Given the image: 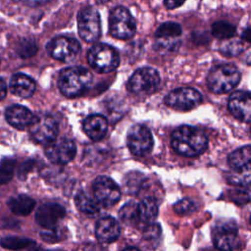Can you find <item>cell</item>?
<instances>
[{
  "mask_svg": "<svg viewBox=\"0 0 251 251\" xmlns=\"http://www.w3.org/2000/svg\"><path fill=\"white\" fill-rule=\"evenodd\" d=\"M211 32L216 38L226 40L232 38L236 33V27L226 22L218 21L215 22L211 26Z\"/></svg>",
  "mask_w": 251,
  "mask_h": 251,
  "instance_id": "484cf974",
  "label": "cell"
},
{
  "mask_svg": "<svg viewBox=\"0 0 251 251\" xmlns=\"http://www.w3.org/2000/svg\"><path fill=\"white\" fill-rule=\"evenodd\" d=\"M87 61L97 73L107 74L118 68L120 56L113 46L106 43H96L88 50Z\"/></svg>",
  "mask_w": 251,
  "mask_h": 251,
  "instance_id": "277c9868",
  "label": "cell"
},
{
  "mask_svg": "<svg viewBox=\"0 0 251 251\" xmlns=\"http://www.w3.org/2000/svg\"><path fill=\"white\" fill-rule=\"evenodd\" d=\"M16 161L13 158H5L0 161V184L9 182L15 171Z\"/></svg>",
  "mask_w": 251,
  "mask_h": 251,
  "instance_id": "1f68e13d",
  "label": "cell"
},
{
  "mask_svg": "<svg viewBox=\"0 0 251 251\" xmlns=\"http://www.w3.org/2000/svg\"><path fill=\"white\" fill-rule=\"evenodd\" d=\"M75 203L76 205V208L86 215H95L100 210L99 203L93 200L86 192L82 190L78 191L75 194Z\"/></svg>",
  "mask_w": 251,
  "mask_h": 251,
  "instance_id": "cb8c5ba5",
  "label": "cell"
},
{
  "mask_svg": "<svg viewBox=\"0 0 251 251\" xmlns=\"http://www.w3.org/2000/svg\"><path fill=\"white\" fill-rule=\"evenodd\" d=\"M212 239L220 250H236L240 246L238 228L231 220H219L212 227Z\"/></svg>",
  "mask_w": 251,
  "mask_h": 251,
  "instance_id": "8992f818",
  "label": "cell"
},
{
  "mask_svg": "<svg viewBox=\"0 0 251 251\" xmlns=\"http://www.w3.org/2000/svg\"><path fill=\"white\" fill-rule=\"evenodd\" d=\"M138 219L141 226H146L156 220L158 216V205L153 197L143 198L139 204H137Z\"/></svg>",
  "mask_w": 251,
  "mask_h": 251,
  "instance_id": "44dd1931",
  "label": "cell"
},
{
  "mask_svg": "<svg viewBox=\"0 0 251 251\" xmlns=\"http://www.w3.org/2000/svg\"><path fill=\"white\" fill-rule=\"evenodd\" d=\"M196 210V203L191 199L184 198L174 205V211L178 215H187Z\"/></svg>",
  "mask_w": 251,
  "mask_h": 251,
  "instance_id": "d590c367",
  "label": "cell"
},
{
  "mask_svg": "<svg viewBox=\"0 0 251 251\" xmlns=\"http://www.w3.org/2000/svg\"><path fill=\"white\" fill-rule=\"evenodd\" d=\"M242 37H243V39H245L246 41H250V28L249 27H246L245 28V30L243 31V33H242Z\"/></svg>",
  "mask_w": 251,
  "mask_h": 251,
  "instance_id": "7bdbcfd3",
  "label": "cell"
},
{
  "mask_svg": "<svg viewBox=\"0 0 251 251\" xmlns=\"http://www.w3.org/2000/svg\"><path fill=\"white\" fill-rule=\"evenodd\" d=\"M5 116L7 122L18 129L28 127L35 118L27 108L22 105H12L8 107Z\"/></svg>",
  "mask_w": 251,
  "mask_h": 251,
  "instance_id": "ac0fdd59",
  "label": "cell"
},
{
  "mask_svg": "<svg viewBox=\"0 0 251 251\" xmlns=\"http://www.w3.org/2000/svg\"><path fill=\"white\" fill-rule=\"evenodd\" d=\"M76 154V147L73 140L61 138L47 145L45 155L47 159L56 165H65L71 162Z\"/></svg>",
  "mask_w": 251,
  "mask_h": 251,
  "instance_id": "5bb4252c",
  "label": "cell"
},
{
  "mask_svg": "<svg viewBox=\"0 0 251 251\" xmlns=\"http://www.w3.org/2000/svg\"><path fill=\"white\" fill-rule=\"evenodd\" d=\"M17 51L21 57L28 58L36 53L37 47L32 39H24L19 43Z\"/></svg>",
  "mask_w": 251,
  "mask_h": 251,
  "instance_id": "e575fe53",
  "label": "cell"
},
{
  "mask_svg": "<svg viewBox=\"0 0 251 251\" xmlns=\"http://www.w3.org/2000/svg\"><path fill=\"white\" fill-rule=\"evenodd\" d=\"M10 89L16 96L27 98L35 91V82L25 74H16L10 79Z\"/></svg>",
  "mask_w": 251,
  "mask_h": 251,
  "instance_id": "ffe728a7",
  "label": "cell"
},
{
  "mask_svg": "<svg viewBox=\"0 0 251 251\" xmlns=\"http://www.w3.org/2000/svg\"><path fill=\"white\" fill-rule=\"evenodd\" d=\"M162 230L160 227V225L152 223L145 226L143 231V241L146 242L149 247L153 245L152 247H156L159 244V241L161 239Z\"/></svg>",
  "mask_w": 251,
  "mask_h": 251,
  "instance_id": "f546056e",
  "label": "cell"
},
{
  "mask_svg": "<svg viewBox=\"0 0 251 251\" xmlns=\"http://www.w3.org/2000/svg\"><path fill=\"white\" fill-rule=\"evenodd\" d=\"M33 244H34L33 241L24 237L7 236L1 239V246L6 249H12V250L27 248Z\"/></svg>",
  "mask_w": 251,
  "mask_h": 251,
  "instance_id": "4dcf8cb0",
  "label": "cell"
},
{
  "mask_svg": "<svg viewBox=\"0 0 251 251\" xmlns=\"http://www.w3.org/2000/svg\"><path fill=\"white\" fill-rule=\"evenodd\" d=\"M46 49L49 55L55 60L71 62L79 54L80 44L74 37L60 35L50 40L46 46Z\"/></svg>",
  "mask_w": 251,
  "mask_h": 251,
  "instance_id": "9c48e42d",
  "label": "cell"
},
{
  "mask_svg": "<svg viewBox=\"0 0 251 251\" xmlns=\"http://www.w3.org/2000/svg\"><path fill=\"white\" fill-rule=\"evenodd\" d=\"M227 107L230 114L237 120L249 123L251 117V99L249 92L237 90L230 94Z\"/></svg>",
  "mask_w": 251,
  "mask_h": 251,
  "instance_id": "9a60e30c",
  "label": "cell"
},
{
  "mask_svg": "<svg viewBox=\"0 0 251 251\" xmlns=\"http://www.w3.org/2000/svg\"><path fill=\"white\" fill-rule=\"evenodd\" d=\"M77 30L85 42H95L101 35V21L98 11L92 6L82 8L77 14Z\"/></svg>",
  "mask_w": 251,
  "mask_h": 251,
  "instance_id": "52a82bcc",
  "label": "cell"
},
{
  "mask_svg": "<svg viewBox=\"0 0 251 251\" xmlns=\"http://www.w3.org/2000/svg\"><path fill=\"white\" fill-rule=\"evenodd\" d=\"M22 2H24L25 4L31 6V7H36V6H40L45 4L48 0H21Z\"/></svg>",
  "mask_w": 251,
  "mask_h": 251,
  "instance_id": "60d3db41",
  "label": "cell"
},
{
  "mask_svg": "<svg viewBox=\"0 0 251 251\" xmlns=\"http://www.w3.org/2000/svg\"><path fill=\"white\" fill-rule=\"evenodd\" d=\"M240 72L231 64H221L214 67L208 76L207 85L216 94H224L233 89L240 81Z\"/></svg>",
  "mask_w": 251,
  "mask_h": 251,
  "instance_id": "3957f363",
  "label": "cell"
},
{
  "mask_svg": "<svg viewBox=\"0 0 251 251\" xmlns=\"http://www.w3.org/2000/svg\"><path fill=\"white\" fill-rule=\"evenodd\" d=\"M58 124L49 116L35 117L29 126V132L31 138L43 145H48L53 142L58 135Z\"/></svg>",
  "mask_w": 251,
  "mask_h": 251,
  "instance_id": "7c38bea8",
  "label": "cell"
},
{
  "mask_svg": "<svg viewBox=\"0 0 251 251\" xmlns=\"http://www.w3.org/2000/svg\"><path fill=\"white\" fill-rule=\"evenodd\" d=\"M136 31L135 20L130 12L123 7H115L109 15V32L118 39H130Z\"/></svg>",
  "mask_w": 251,
  "mask_h": 251,
  "instance_id": "5b68a950",
  "label": "cell"
},
{
  "mask_svg": "<svg viewBox=\"0 0 251 251\" xmlns=\"http://www.w3.org/2000/svg\"><path fill=\"white\" fill-rule=\"evenodd\" d=\"M66 215L65 208L58 203H45L39 206L35 213V221L42 227L56 226Z\"/></svg>",
  "mask_w": 251,
  "mask_h": 251,
  "instance_id": "2e32d148",
  "label": "cell"
},
{
  "mask_svg": "<svg viewBox=\"0 0 251 251\" xmlns=\"http://www.w3.org/2000/svg\"><path fill=\"white\" fill-rule=\"evenodd\" d=\"M250 167L244 169H231V172L227 174L226 180L229 184L239 186V187H249L250 184Z\"/></svg>",
  "mask_w": 251,
  "mask_h": 251,
  "instance_id": "d4e9b609",
  "label": "cell"
},
{
  "mask_svg": "<svg viewBox=\"0 0 251 251\" xmlns=\"http://www.w3.org/2000/svg\"><path fill=\"white\" fill-rule=\"evenodd\" d=\"M7 92V86L5 81L0 77V100H2L6 96Z\"/></svg>",
  "mask_w": 251,
  "mask_h": 251,
  "instance_id": "b9f144b4",
  "label": "cell"
},
{
  "mask_svg": "<svg viewBox=\"0 0 251 251\" xmlns=\"http://www.w3.org/2000/svg\"><path fill=\"white\" fill-rule=\"evenodd\" d=\"M44 228L45 229L40 232V236L46 242L55 243V242L61 241L65 238L64 229L61 227L53 226L44 227Z\"/></svg>",
  "mask_w": 251,
  "mask_h": 251,
  "instance_id": "836d02e7",
  "label": "cell"
},
{
  "mask_svg": "<svg viewBox=\"0 0 251 251\" xmlns=\"http://www.w3.org/2000/svg\"><path fill=\"white\" fill-rule=\"evenodd\" d=\"M159 73L152 68L144 67L136 70L126 83V89L133 94H151L159 86Z\"/></svg>",
  "mask_w": 251,
  "mask_h": 251,
  "instance_id": "ba28073f",
  "label": "cell"
},
{
  "mask_svg": "<svg viewBox=\"0 0 251 251\" xmlns=\"http://www.w3.org/2000/svg\"><path fill=\"white\" fill-rule=\"evenodd\" d=\"M93 80L92 74L83 67H70L64 69L59 75L58 86L61 93L74 98L84 93Z\"/></svg>",
  "mask_w": 251,
  "mask_h": 251,
  "instance_id": "7a4b0ae2",
  "label": "cell"
},
{
  "mask_svg": "<svg viewBox=\"0 0 251 251\" xmlns=\"http://www.w3.org/2000/svg\"><path fill=\"white\" fill-rule=\"evenodd\" d=\"M126 144L129 151L138 157L149 154L153 148V136L148 127L142 125L132 126L126 135Z\"/></svg>",
  "mask_w": 251,
  "mask_h": 251,
  "instance_id": "30bf717a",
  "label": "cell"
},
{
  "mask_svg": "<svg viewBox=\"0 0 251 251\" xmlns=\"http://www.w3.org/2000/svg\"><path fill=\"white\" fill-rule=\"evenodd\" d=\"M109 1H110V0H96L97 4H105V3L109 2Z\"/></svg>",
  "mask_w": 251,
  "mask_h": 251,
  "instance_id": "ee69618b",
  "label": "cell"
},
{
  "mask_svg": "<svg viewBox=\"0 0 251 251\" xmlns=\"http://www.w3.org/2000/svg\"><path fill=\"white\" fill-rule=\"evenodd\" d=\"M208 146V138L203 130L191 126H182L172 134V147L179 155L196 157Z\"/></svg>",
  "mask_w": 251,
  "mask_h": 251,
  "instance_id": "6da1fadb",
  "label": "cell"
},
{
  "mask_svg": "<svg viewBox=\"0 0 251 251\" xmlns=\"http://www.w3.org/2000/svg\"><path fill=\"white\" fill-rule=\"evenodd\" d=\"M82 128L91 140L99 141L105 136L108 130V121L102 115H90L83 121Z\"/></svg>",
  "mask_w": 251,
  "mask_h": 251,
  "instance_id": "d6986e66",
  "label": "cell"
},
{
  "mask_svg": "<svg viewBox=\"0 0 251 251\" xmlns=\"http://www.w3.org/2000/svg\"><path fill=\"white\" fill-rule=\"evenodd\" d=\"M181 35V26L175 22H166L155 31L156 38H177Z\"/></svg>",
  "mask_w": 251,
  "mask_h": 251,
  "instance_id": "83f0119b",
  "label": "cell"
},
{
  "mask_svg": "<svg viewBox=\"0 0 251 251\" xmlns=\"http://www.w3.org/2000/svg\"><path fill=\"white\" fill-rule=\"evenodd\" d=\"M180 42L176 38H157L155 47L162 51H175L178 48Z\"/></svg>",
  "mask_w": 251,
  "mask_h": 251,
  "instance_id": "8d00e7d4",
  "label": "cell"
},
{
  "mask_svg": "<svg viewBox=\"0 0 251 251\" xmlns=\"http://www.w3.org/2000/svg\"><path fill=\"white\" fill-rule=\"evenodd\" d=\"M227 163L231 169L249 168L251 165L250 146L246 145L231 152L227 157Z\"/></svg>",
  "mask_w": 251,
  "mask_h": 251,
  "instance_id": "7402d4cb",
  "label": "cell"
},
{
  "mask_svg": "<svg viewBox=\"0 0 251 251\" xmlns=\"http://www.w3.org/2000/svg\"><path fill=\"white\" fill-rule=\"evenodd\" d=\"M164 5L168 9H176L179 6H181L185 0H163Z\"/></svg>",
  "mask_w": 251,
  "mask_h": 251,
  "instance_id": "ab89813d",
  "label": "cell"
},
{
  "mask_svg": "<svg viewBox=\"0 0 251 251\" xmlns=\"http://www.w3.org/2000/svg\"><path fill=\"white\" fill-rule=\"evenodd\" d=\"M243 49H244V45L242 41L229 38L221 44L219 51L222 55L226 57H234V56H238L243 51Z\"/></svg>",
  "mask_w": 251,
  "mask_h": 251,
  "instance_id": "f1b7e54d",
  "label": "cell"
},
{
  "mask_svg": "<svg viewBox=\"0 0 251 251\" xmlns=\"http://www.w3.org/2000/svg\"><path fill=\"white\" fill-rule=\"evenodd\" d=\"M120 219L123 223L129 225V226H138L140 225L137 213V204L134 201H129L125 204L120 212H119Z\"/></svg>",
  "mask_w": 251,
  "mask_h": 251,
  "instance_id": "4316f807",
  "label": "cell"
},
{
  "mask_svg": "<svg viewBox=\"0 0 251 251\" xmlns=\"http://www.w3.org/2000/svg\"><path fill=\"white\" fill-rule=\"evenodd\" d=\"M34 206L35 201L26 195H19L8 201V207L10 210L19 216L28 215L33 210Z\"/></svg>",
  "mask_w": 251,
  "mask_h": 251,
  "instance_id": "603a6c76",
  "label": "cell"
},
{
  "mask_svg": "<svg viewBox=\"0 0 251 251\" xmlns=\"http://www.w3.org/2000/svg\"><path fill=\"white\" fill-rule=\"evenodd\" d=\"M120 233V225L113 217H103L97 221L95 226V235L100 243H112L118 239Z\"/></svg>",
  "mask_w": 251,
  "mask_h": 251,
  "instance_id": "e0dca14e",
  "label": "cell"
},
{
  "mask_svg": "<svg viewBox=\"0 0 251 251\" xmlns=\"http://www.w3.org/2000/svg\"><path fill=\"white\" fill-rule=\"evenodd\" d=\"M32 166H33V161H31V160L23 163V164L21 165V167L19 168V171H18V176H19V177L22 178V179H25V176H26V175H27V173L31 170Z\"/></svg>",
  "mask_w": 251,
  "mask_h": 251,
  "instance_id": "f35d334b",
  "label": "cell"
},
{
  "mask_svg": "<svg viewBox=\"0 0 251 251\" xmlns=\"http://www.w3.org/2000/svg\"><path fill=\"white\" fill-rule=\"evenodd\" d=\"M142 183H143V175L137 172L128 174L124 180V185L125 187H126V191L131 194L136 193L140 189V187H142Z\"/></svg>",
  "mask_w": 251,
  "mask_h": 251,
  "instance_id": "d6a6232c",
  "label": "cell"
},
{
  "mask_svg": "<svg viewBox=\"0 0 251 251\" xmlns=\"http://www.w3.org/2000/svg\"><path fill=\"white\" fill-rule=\"evenodd\" d=\"M202 101L200 92L191 87H180L171 91L165 98V104L176 111H189Z\"/></svg>",
  "mask_w": 251,
  "mask_h": 251,
  "instance_id": "8fae6325",
  "label": "cell"
},
{
  "mask_svg": "<svg viewBox=\"0 0 251 251\" xmlns=\"http://www.w3.org/2000/svg\"><path fill=\"white\" fill-rule=\"evenodd\" d=\"M231 200L238 204H246L249 202V190L244 189H235L230 192Z\"/></svg>",
  "mask_w": 251,
  "mask_h": 251,
  "instance_id": "74e56055",
  "label": "cell"
},
{
  "mask_svg": "<svg viewBox=\"0 0 251 251\" xmlns=\"http://www.w3.org/2000/svg\"><path fill=\"white\" fill-rule=\"evenodd\" d=\"M92 186L96 201L104 207L115 205L121 198V189L119 185L106 176H97Z\"/></svg>",
  "mask_w": 251,
  "mask_h": 251,
  "instance_id": "4fadbf2b",
  "label": "cell"
}]
</instances>
